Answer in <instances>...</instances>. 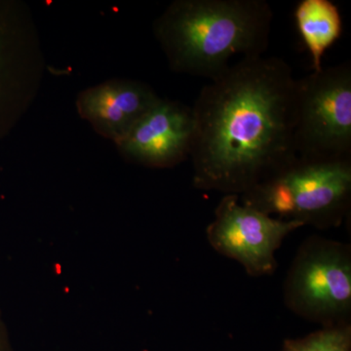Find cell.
<instances>
[{"mask_svg":"<svg viewBox=\"0 0 351 351\" xmlns=\"http://www.w3.org/2000/svg\"><path fill=\"white\" fill-rule=\"evenodd\" d=\"M295 98L281 58H240L210 80L191 107L193 186L240 196L295 156Z\"/></svg>","mask_w":351,"mask_h":351,"instance_id":"6da1fadb","label":"cell"},{"mask_svg":"<svg viewBox=\"0 0 351 351\" xmlns=\"http://www.w3.org/2000/svg\"><path fill=\"white\" fill-rule=\"evenodd\" d=\"M272 21L265 0H175L152 29L173 71L213 80L233 57L265 54Z\"/></svg>","mask_w":351,"mask_h":351,"instance_id":"7a4b0ae2","label":"cell"},{"mask_svg":"<svg viewBox=\"0 0 351 351\" xmlns=\"http://www.w3.org/2000/svg\"><path fill=\"white\" fill-rule=\"evenodd\" d=\"M240 202L269 216L319 230L338 228L351 207V157L295 154Z\"/></svg>","mask_w":351,"mask_h":351,"instance_id":"3957f363","label":"cell"},{"mask_svg":"<svg viewBox=\"0 0 351 351\" xmlns=\"http://www.w3.org/2000/svg\"><path fill=\"white\" fill-rule=\"evenodd\" d=\"M284 304L321 325H351V245L311 235L298 249L283 285Z\"/></svg>","mask_w":351,"mask_h":351,"instance_id":"277c9868","label":"cell"},{"mask_svg":"<svg viewBox=\"0 0 351 351\" xmlns=\"http://www.w3.org/2000/svg\"><path fill=\"white\" fill-rule=\"evenodd\" d=\"M295 154L351 157V66L323 68L297 80Z\"/></svg>","mask_w":351,"mask_h":351,"instance_id":"5b68a950","label":"cell"},{"mask_svg":"<svg viewBox=\"0 0 351 351\" xmlns=\"http://www.w3.org/2000/svg\"><path fill=\"white\" fill-rule=\"evenodd\" d=\"M45 69L31 9L18 0H0V141L34 105Z\"/></svg>","mask_w":351,"mask_h":351,"instance_id":"8992f818","label":"cell"},{"mask_svg":"<svg viewBox=\"0 0 351 351\" xmlns=\"http://www.w3.org/2000/svg\"><path fill=\"white\" fill-rule=\"evenodd\" d=\"M302 223L269 216L242 204L239 196L223 195L206 228L208 242L219 255L235 261L252 277L276 271V252Z\"/></svg>","mask_w":351,"mask_h":351,"instance_id":"52a82bcc","label":"cell"},{"mask_svg":"<svg viewBox=\"0 0 351 351\" xmlns=\"http://www.w3.org/2000/svg\"><path fill=\"white\" fill-rule=\"evenodd\" d=\"M193 137V108L181 101L160 98L114 145L129 162L164 169L189 158Z\"/></svg>","mask_w":351,"mask_h":351,"instance_id":"ba28073f","label":"cell"},{"mask_svg":"<svg viewBox=\"0 0 351 351\" xmlns=\"http://www.w3.org/2000/svg\"><path fill=\"white\" fill-rule=\"evenodd\" d=\"M159 99L147 83L113 78L80 92L75 107L96 133L115 144Z\"/></svg>","mask_w":351,"mask_h":351,"instance_id":"9c48e42d","label":"cell"},{"mask_svg":"<svg viewBox=\"0 0 351 351\" xmlns=\"http://www.w3.org/2000/svg\"><path fill=\"white\" fill-rule=\"evenodd\" d=\"M295 20L311 53L314 71H319L325 53L343 34L338 6L330 0H302L295 7Z\"/></svg>","mask_w":351,"mask_h":351,"instance_id":"30bf717a","label":"cell"},{"mask_svg":"<svg viewBox=\"0 0 351 351\" xmlns=\"http://www.w3.org/2000/svg\"><path fill=\"white\" fill-rule=\"evenodd\" d=\"M282 351H351V325L321 327L302 338L286 339Z\"/></svg>","mask_w":351,"mask_h":351,"instance_id":"8fae6325","label":"cell"},{"mask_svg":"<svg viewBox=\"0 0 351 351\" xmlns=\"http://www.w3.org/2000/svg\"><path fill=\"white\" fill-rule=\"evenodd\" d=\"M0 351H12L10 337H9L5 323L2 319L1 313H0Z\"/></svg>","mask_w":351,"mask_h":351,"instance_id":"7c38bea8","label":"cell"}]
</instances>
